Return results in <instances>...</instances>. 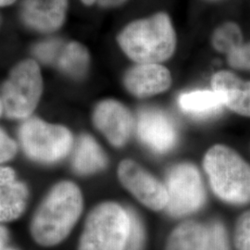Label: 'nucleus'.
Returning <instances> with one entry per match:
<instances>
[{"label": "nucleus", "mask_w": 250, "mask_h": 250, "mask_svg": "<svg viewBox=\"0 0 250 250\" xmlns=\"http://www.w3.org/2000/svg\"><path fill=\"white\" fill-rule=\"evenodd\" d=\"M63 45L64 43L61 39H46L34 46L33 54L36 57V60L40 62L49 66H55V63L57 62L58 56L61 52Z\"/></svg>", "instance_id": "nucleus-20"}, {"label": "nucleus", "mask_w": 250, "mask_h": 250, "mask_svg": "<svg viewBox=\"0 0 250 250\" xmlns=\"http://www.w3.org/2000/svg\"><path fill=\"white\" fill-rule=\"evenodd\" d=\"M43 91L44 82L38 63L31 59L17 63L0 87L3 115L21 122L34 116Z\"/></svg>", "instance_id": "nucleus-5"}, {"label": "nucleus", "mask_w": 250, "mask_h": 250, "mask_svg": "<svg viewBox=\"0 0 250 250\" xmlns=\"http://www.w3.org/2000/svg\"><path fill=\"white\" fill-rule=\"evenodd\" d=\"M71 165L79 175H92L106 169L107 155L93 136L81 134L72 148Z\"/></svg>", "instance_id": "nucleus-15"}, {"label": "nucleus", "mask_w": 250, "mask_h": 250, "mask_svg": "<svg viewBox=\"0 0 250 250\" xmlns=\"http://www.w3.org/2000/svg\"><path fill=\"white\" fill-rule=\"evenodd\" d=\"M18 150V143L0 127V167L15 159Z\"/></svg>", "instance_id": "nucleus-24"}, {"label": "nucleus", "mask_w": 250, "mask_h": 250, "mask_svg": "<svg viewBox=\"0 0 250 250\" xmlns=\"http://www.w3.org/2000/svg\"><path fill=\"white\" fill-rule=\"evenodd\" d=\"M9 241V229L4 224H0V250H4Z\"/></svg>", "instance_id": "nucleus-26"}, {"label": "nucleus", "mask_w": 250, "mask_h": 250, "mask_svg": "<svg viewBox=\"0 0 250 250\" xmlns=\"http://www.w3.org/2000/svg\"><path fill=\"white\" fill-rule=\"evenodd\" d=\"M167 212L184 217L197 211L205 202V189L196 166L181 163L170 168L166 176Z\"/></svg>", "instance_id": "nucleus-7"}, {"label": "nucleus", "mask_w": 250, "mask_h": 250, "mask_svg": "<svg viewBox=\"0 0 250 250\" xmlns=\"http://www.w3.org/2000/svg\"><path fill=\"white\" fill-rule=\"evenodd\" d=\"M117 174L125 189L146 207L155 211L166 208L168 194L165 186L138 163L132 160L122 161Z\"/></svg>", "instance_id": "nucleus-8"}, {"label": "nucleus", "mask_w": 250, "mask_h": 250, "mask_svg": "<svg viewBox=\"0 0 250 250\" xmlns=\"http://www.w3.org/2000/svg\"><path fill=\"white\" fill-rule=\"evenodd\" d=\"M212 88L224 106L242 116L250 117V82H245L228 71L216 72Z\"/></svg>", "instance_id": "nucleus-14"}, {"label": "nucleus", "mask_w": 250, "mask_h": 250, "mask_svg": "<svg viewBox=\"0 0 250 250\" xmlns=\"http://www.w3.org/2000/svg\"><path fill=\"white\" fill-rule=\"evenodd\" d=\"M89 52L78 42L64 43L55 63L56 68L74 80L83 79L88 72Z\"/></svg>", "instance_id": "nucleus-17"}, {"label": "nucleus", "mask_w": 250, "mask_h": 250, "mask_svg": "<svg viewBox=\"0 0 250 250\" xmlns=\"http://www.w3.org/2000/svg\"><path fill=\"white\" fill-rule=\"evenodd\" d=\"M208 242L207 250H230L228 233L224 224L213 222L208 226Z\"/></svg>", "instance_id": "nucleus-22"}, {"label": "nucleus", "mask_w": 250, "mask_h": 250, "mask_svg": "<svg viewBox=\"0 0 250 250\" xmlns=\"http://www.w3.org/2000/svg\"><path fill=\"white\" fill-rule=\"evenodd\" d=\"M68 0H23L21 17L27 27L42 34H50L62 26Z\"/></svg>", "instance_id": "nucleus-11"}, {"label": "nucleus", "mask_w": 250, "mask_h": 250, "mask_svg": "<svg viewBox=\"0 0 250 250\" xmlns=\"http://www.w3.org/2000/svg\"><path fill=\"white\" fill-rule=\"evenodd\" d=\"M130 218V228L125 250H143L145 246V229L144 225L137 214L128 208Z\"/></svg>", "instance_id": "nucleus-21"}, {"label": "nucleus", "mask_w": 250, "mask_h": 250, "mask_svg": "<svg viewBox=\"0 0 250 250\" xmlns=\"http://www.w3.org/2000/svg\"><path fill=\"white\" fill-rule=\"evenodd\" d=\"M242 42L241 29L236 23L231 21L218 27L212 36V45L221 53H231L241 46Z\"/></svg>", "instance_id": "nucleus-19"}, {"label": "nucleus", "mask_w": 250, "mask_h": 250, "mask_svg": "<svg viewBox=\"0 0 250 250\" xmlns=\"http://www.w3.org/2000/svg\"><path fill=\"white\" fill-rule=\"evenodd\" d=\"M204 169L215 194L227 203L250 201V166L232 148L216 145L206 153Z\"/></svg>", "instance_id": "nucleus-3"}, {"label": "nucleus", "mask_w": 250, "mask_h": 250, "mask_svg": "<svg viewBox=\"0 0 250 250\" xmlns=\"http://www.w3.org/2000/svg\"><path fill=\"white\" fill-rule=\"evenodd\" d=\"M208 227L197 222H185L170 232L164 250H207Z\"/></svg>", "instance_id": "nucleus-16"}, {"label": "nucleus", "mask_w": 250, "mask_h": 250, "mask_svg": "<svg viewBox=\"0 0 250 250\" xmlns=\"http://www.w3.org/2000/svg\"><path fill=\"white\" fill-rule=\"evenodd\" d=\"M129 228L127 209L111 201L100 203L85 219L77 250H125Z\"/></svg>", "instance_id": "nucleus-6"}, {"label": "nucleus", "mask_w": 250, "mask_h": 250, "mask_svg": "<svg viewBox=\"0 0 250 250\" xmlns=\"http://www.w3.org/2000/svg\"><path fill=\"white\" fill-rule=\"evenodd\" d=\"M117 39L123 51L138 64L165 62L176 47L175 31L169 15L164 12L132 21Z\"/></svg>", "instance_id": "nucleus-2"}, {"label": "nucleus", "mask_w": 250, "mask_h": 250, "mask_svg": "<svg viewBox=\"0 0 250 250\" xmlns=\"http://www.w3.org/2000/svg\"><path fill=\"white\" fill-rule=\"evenodd\" d=\"M83 209L79 187L62 180L49 188L32 216L30 234L37 245L52 248L62 244L72 232Z\"/></svg>", "instance_id": "nucleus-1"}, {"label": "nucleus", "mask_w": 250, "mask_h": 250, "mask_svg": "<svg viewBox=\"0 0 250 250\" xmlns=\"http://www.w3.org/2000/svg\"><path fill=\"white\" fill-rule=\"evenodd\" d=\"M181 108L197 118H208L219 113L224 103L215 91L201 90L184 94L179 99Z\"/></svg>", "instance_id": "nucleus-18"}, {"label": "nucleus", "mask_w": 250, "mask_h": 250, "mask_svg": "<svg viewBox=\"0 0 250 250\" xmlns=\"http://www.w3.org/2000/svg\"><path fill=\"white\" fill-rule=\"evenodd\" d=\"M30 197L28 186L20 180L16 170L0 167V224L17 221L26 210Z\"/></svg>", "instance_id": "nucleus-12"}, {"label": "nucleus", "mask_w": 250, "mask_h": 250, "mask_svg": "<svg viewBox=\"0 0 250 250\" xmlns=\"http://www.w3.org/2000/svg\"><path fill=\"white\" fill-rule=\"evenodd\" d=\"M17 0H0V8L3 7H8L12 5L13 3H15Z\"/></svg>", "instance_id": "nucleus-28"}, {"label": "nucleus", "mask_w": 250, "mask_h": 250, "mask_svg": "<svg viewBox=\"0 0 250 250\" xmlns=\"http://www.w3.org/2000/svg\"><path fill=\"white\" fill-rule=\"evenodd\" d=\"M84 5H86V6H91V5H93L97 0H81Z\"/></svg>", "instance_id": "nucleus-29"}, {"label": "nucleus", "mask_w": 250, "mask_h": 250, "mask_svg": "<svg viewBox=\"0 0 250 250\" xmlns=\"http://www.w3.org/2000/svg\"><path fill=\"white\" fill-rule=\"evenodd\" d=\"M18 145L28 160L51 166L72 153L74 138L66 126L32 116L22 121L19 127Z\"/></svg>", "instance_id": "nucleus-4"}, {"label": "nucleus", "mask_w": 250, "mask_h": 250, "mask_svg": "<svg viewBox=\"0 0 250 250\" xmlns=\"http://www.w3.org/2000/svg\"><path fill=\"white\" fill-rule=\"evenodd\" d=\"M1 24H2V16L0 14V27H1Z\"/></svg>", "instance_id": "nucleus-31"}, {"label": "nucleus", "mask_w": 250, "mask_h": 250, "mask_svg": "<svg viewBox=\"0 0 250 250\" xmlns=\"http://www.w3.org/2000/svg\"><path fill=\"white\" fill-rule=\"evenodd\" d=\"M137 134L139 139L156 153L170 151L176 143V130L171 120L156 108H146L140 111Z\"/></svg>", "instance_id": "nucleus-10"}, {"label": "nucleus", "mask_w": 250, "mask_h": 250, "mask_svg": "<svg viewBox=\"0 0 250 250\" xmlns=\"http://www.w3.org/2000/svg\"><path fill=\"white\" fill-rule=\"evenodd\" d=\"M228 63L234 69L250 71V43L228 54Z\"/></svg>", "instance_id": "nucleus-25"}, {"label": "nucleus", "mask_w": 250, "mask_h": 250, "mask_svg": "<svg viewBox=\"0 0 250 250\" xmlns=\"http://www.w3.org/2000/svg\"><path fill=\"white\" fill-rule=\"evenodd\" d=\"M233 243L236 250H250V210L242 214L237 220Z\"/></svg>", "instance_id": "nucleus-23"}, {"label": "nucleus", "mask_w": 250, "mask_h": 250, "mask_svg": "<svg viewBox=\"0 0 250 250\" xmlns=\"http://www.w3.org/2000/svg\"><path fill=\"white\" fill-rule=\"evenodd\" d=\"M92 120L97 130L115 147L124 146L133 133L134 118L131 111L114 99H105L97 104Z\"/></svg>", "instance_id": "nucleus-9"}, {"label": "nucleus", "mask_w": 250, "mask_h": 250, "mask_svg": "<svg viewBox=\"0 0 250 250\" xmlns=\"http://www.w3.org/2000/svg\"><path fill=\"white\" fill-rule=\"evenodd\" d=\"M124 83L133 96L146 98L169 89L171 76L170 71L160 64H138L126 72Z\"/></svg>", "instance_id": "nucleus-13"}, {"label": "nucleus", "mask_w": 250, "mask_h": 250, "mask_svg": "<svg viewBox=\"0 0 250 250\" xmlns=\"http://www.w3.org/2000/svg\"><path fill=\"white\" fill-rule=\"evenodd\" d=\"M127 0H97L99 6L103 8H115L123 5Z\"/></svg>", "instance_id": "nucleus-27"}, {"label": "nucleus", "mask_w": 250, "mask_h": 250, "mask_svg": "<svg viewBox=\"0 0 250 250\" xmlns=\"http://www.w3.org/2000/svg\"><path fill=\"white\" fill-rule=\"evenodd\" d=\"M3 115V106H2V102H1V99H0V117Z\"/></svg>", "instance_id": "nucleus-30"}]
</instances>
